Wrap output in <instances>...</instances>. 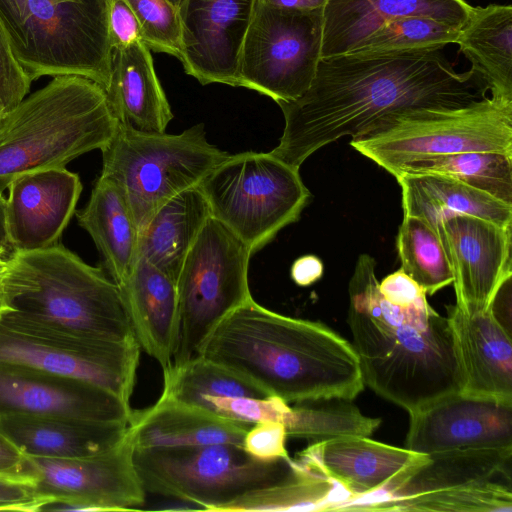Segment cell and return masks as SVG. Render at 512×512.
Segmentation results:
<instances>
[{
    "mask_svg": "<svg viewBox=\"0 0 512 512\" xmlns=\"http://www.w3.org/2000/svg\"><path fill=\"white\" fill-rule=\"evenodd\" d=\"M401 268L426 294L452 284L453 276L442 242L425 221L404 216L396 241Z\"/></svg>",
    "mask_w": 512,
    "mask_h": 512,
    "instance_id": "cell-37",
    "label": "cell"
},
{
    "mask_svg": "<svg viewBox=\"0 0 512 512\" xmlns=\"http://www.w3.org/2000/svg\"><path fill=\"white\" fill-rule=\"evenodd\" d=\"M117 126L103 87L80 76L53 77L0 121V193L25 173L102 150Z\"/></svg>",
    "mask_w": 512,
    "mask_h": 512,
    "instance_id": "cell-4",
    "label": "cell"
},
{
    "mask_svg": "<svg viewBox=\"0 0 512 512\" xmlns=\"http://www.w3.org/2000/svg\"><path fill=\"white\" fill-rule=\"evenodd\" d=\"M101 152V175L120 187L139 230L162 204L197 187L230 156L207 141L202 123L180 134L146 133L118 123Z\"/></svg>",
    "mask_w": 512,
    "mask_h": 512,
    "instance_id": "cell-8",
    "label": "cell"
},
{
    "mask_svg": "<svg viewBox=\"0 0 512 512\" xmlns=\"http://www.w3.org/2000/svg\"><path fill=\"white\" fill-rule=\"evenodd\" d=\"M376 262L359 256L349 282L347 323L364 384L409 415L462 392L463 376L448 317L426 296L398 305L379 290Z\"/></svg>",
    "mask_w": 512,
    "mask_h": 512,
    "instance_id": "cell-2",
    "label": "cell"
},
{
    "mask_svg": "<svg viewBox=\"0 0 512 512\" xmlns=\"http://www.w3.org/2000/svg\"><path fill=\"white\" fill-rule=\"evenodd\" d=\"M170 4H172L176 9L180 6L183 0H167Z\"/></svg>",
    "mask_w": 512,
    "mask_h": 512,
    "instance_id": "cell-51",
    "label": "cell"
},
{
    "mask_svg": "<svg viewBox=\"0 0 512 512\" xmlns=\"http://www.w3.org/2000/svg\"><path fill=\"white\" fill-rule=\"evenodd\" d=\"M463 376L462 392L512 402L511 337L488 309L447 307Z\"/></svg>",
    "mask_w": 512,
    "mask_h": 512,
    "instance_id": "cell-23",
    "label": "cell"
},
{
    "mask_svg": "<svg viewBox=\"0 0 512 512\" xmlns=\"http://www.w3.org/2000/svg\"><path fill=\"white\" fill-rule=\"evenodd\" d=\"M133 409L94 384L0 361V415L22 413L129 423Z\"/></svg>",
    "mask_w": 512,
    "mask_h": 512,
    "instance_id": "cell-18",
    "label": "cell"
},
{
    "mask_svg": "<svg viewBox=\"0 0 512 512\" xmlns=\"http://www.w3.org/2000/svg\"><path fill=\"white\" fill-rule=\"evenodd\" d=\"M161 394L195 405L203 396L267 397L250 381L201 356L163 370Z\"/></svg>",
    "mask_w": 512,
    "mask_h": 512,
    "instance_id": "cell-36",
    "label": "cell"
},
{
    "mask_svg": "<svg viewBox=\"0 0 512 512\" xmlns=\"http://www.w3.org/2000/svg\"><path fill=\"white\" fill-rule=\"evenodd\" d=\"M127 423L65 416L0 415V437L22 455L81 458L105 452L125 436Z\"/></svg>",
    "mask_w": 512,
    "mask_h": 512,
    "instance_id": "cell-22",
    "label": "cell"
},
{
    "mask_svg": "<svg viewBox=\"0 0 512 512\" xmlns=\"http://www.w3.org/2000/svg\"><path fill=\"white\" fill-rule=\"evenodd\" d=\"M435 173L455 178L512 205V155L471 151L412 160L392 175Z\"/></svg>",
    "mask_w": 512,
    "mask_h": 512,
    "instance_id": "cell-33",
    "label": "cell"
},
{
    "mask_svg": "<svg viewBox=\"0 0 512 512\" xmlns=\"http://www.w3.org/2000/svg\"><path fill=\"white\" fill-rule=\"evenodd\" d=\"M108 28L112 49L142 40L140 22L125 0H110Z\"/></svg>",
    "mask_w": 512,
    "mask_h": 512,
    "instance_id": "cell-43",
    "label": "cell"
},
{
    "mask_svg": "<svg viewBox=\"0 0 512 512\" xmlns=\"http://www.w3.org/2000/svg\"><path fill=\"white\" fill-rule=\"evenodd\" d=\"M10 251L9 247L0 244V317L12 311L5 292V275Z\"/></svg>",
    "mask_w": 512,
    "mask_h": 512,
    "instance_id": "cell-48",
    "label": "cell"
},
{
    "mask_svg": "<svg viewBox=\"0 0 512 512\" xmlns=\"http://www.w3.org/2000/svg\"><path fill=\"white\" fill-rule=\"evenodd\" d=\"M456 43L491 96L512 100V6L472 7Z\"/></svg>",
    "mask_w": 512,
    "mask_h": 512,
    "instance_id": "cell-30",
    "label": "cell"
},
{
    "mask_svg": "<svg viewBox=\"0 0 512 512\" xmlns=\"http://www.w3.org/2000/svg\"><path fill=\"white\" fill-rule=\"evenodd\" d=\"M461 28L425 16L389 20L364 38L353 54H392L421 50H441L456 43Z\"/></svg>",
    "mask_w": 512,
    "mask_h": 512,
    "instance_id": "cell-38",
    "label": "cell"
},
{
    "mask_svg": "<svg viewBox=\"0 0 512 512\" xmlns=\"http://www.w3.org/2000/svg\"><path fill=\"white\" fill-rule=\"evenodd\" d=\"M150 52L142 40L112 49L105 92L119 124L141 132L163 133L173 113Z\"/></svg>",
    "mask_w": 512,
    "mask_h": 512,
    "instance_id": "cell-25",
    "label": "cell"
},
{
    "mask_svg": "<svg viewBox=\"0 0 512 512\" xmlns=\"http://www.w3.org/2000/svg\"><path fill=\"white\" fill-rule=\"evenodd\" d=\"M486 91L471 70L456 72L440 49L321 58L310 88L277 103L285 126L270 152L300 168L323 146L363 136L390 115L458 108L483 99Z\"/></svg>",
    "mask_w": 512,
    "mask_h": 512,
    "instance_id": "cell-1",
    "label": "cell"
},
{
    "mask_svg": "<svg viewBox=\"0 0 512 512\" xmlns=\"http://www.w3.org/2000/svg\"><path fill=\"white\" fill-rule=\"evenodd\" d=\"M323 270L320 258L315 255H304L292 264L291 278L299 286H309L322 277Z\"/></svg>",
    "mask_w": 512,
    "mask_h": 512,
    "instance_id": "cell-46",
    "label": "cell"
},
{
    "mask_svg": "<svg viewBox=\"0 0 512 512\" xmlns=\"http://www.w3.org/2000/svg\"><path fill=\"white\" fill-rule=\"evenodd\" d=\"M323 9L302 10L258 2L242 46L238 78L276 103L300 98L321 59Z\"/></svg>",
    "mask_w": 512,
    "mask_h": 512,
    "instance_id": "cell-13",
    "label": "cell"
},
{
    "mask_svg": "<svg viewBox=\"0 0 512 512\" xmlns=\"http://www.w3.org/2000/svg\"><path fill=\"white\" fill-rule=\"evenodd\" d=\"M76 216L101 254L106 273L122 285L139 257V229L122 190L111 178L100 175L87 205Z\"/></svg>",
    "mask_w": 512,
    "mask_h": 512,
    "instance_id": "cell-27",
    "label": "cell"
},
{
    "mask_svg": "<svg viewBox=\"0 0 512 512\" xmlns=\"http://www.w3.org/2000/svg\"><path fill=\"white\" fill-rule=\"evenodd\" d=\"M253 253L212 216L187 253L176 280L177 333L173 366L197 356L215 327L252 298L248 267Z\"/></svg>",
    "mask_w": 512,
    "mask_h": 512,
    "instance_id": "cell-11",
    "label": "cell"
},
{
    "mask_svg": "<svg viewBox=\"0 0 512 512\" xmlns=\"http://www.w3.org/2000/svg\"><path fill=\"white\" fill-rule=\"evenodd\" d=\"M31 83L16 60L0 21V107L5 113L27 96Z\"/></svg>",
    "mask_w": 512,
    "mask_h": 512,
    "instance_id": "cell-40",
    "label": "cell"
},
{
    "mask_svg": "<svg viewBox=\"0 0 512 512\" xmlns=\"http://www.w3.org/2000/svg\"><path fill=\"white\" fill-rule=\"evenodd\" d=\"M511 228L466 214L434 225L451 267L458 307L487 310L500 284L512 275Z\"/></svg>",
    "mask_w": 512,
    "mask_h": 512,
    "instance_id": "cell-16",
    "label": "cell"
},
{
    "mask_svg": "<svg viewBox=\"0 0 512 512\" xmlns=\"http://www.w3.org/2000/svg\"><path fill=\"white\" fill-rule=\"evenodd\" d=\"M259 0H183L177 8L185 72L202 85L239 87L238 65Z\"/></svg>",
    "mask_w": 512,
    "mask_h": 512,
    "instance_id": "cell-15",
    "label": "cell"
},
{
    "mask_svg": "<svg viewBox=\"0 0 512 512\" xmlns=\"http://www.w3.org/2000/svg\"><path fill=\"white\" fill-rule=\"evenodd\" d=\"M5 114V112L3 111V109L0 107V121L3 117V115Z\"/></svg>",
    "mask_w": 512,
    "mask_h": 512,
    "instance_id": "cell-52",
    "label": "cell"
},
{
    "mask_svg": "<svg viewBox=\"0 0 512 512\" xmlns=\"http://www.w3.org/2000/svg\"><path fill=\"white\" fill-rule=\"evenodd\" d=\"M5 292L12 310L74 334L136 339L119 286L61 244L10 251Z\"/></svg>",
    "mask_w": 512,
    "mask_h": 512,
    "instance_id": "cell-5",
    "label": "cell"
},
{
    "mask_svg": "<svg viewBox=\"0 0 512 512\" xmlns=\"http://www.w3.org/2000/svg\"><path fill=\"white\" fill-rule=\"evenodd\" d=\"M50 500L40 497L34 478L26 472H0V510L42 511Z\"/></svg>",
    "mask_w": 512,
    "mask_h": 512,
    "instance_id": "cell-42",
    "label": "cell"
},
{
    "mask_svg": "<svg viewBox=\"0 0 512 512\" xmlns=\"http://www.w3.org/2000/svg\"><path fill=\"white\" fill-rule=\"evenodd\" d=\"M137 16L142 41L154 52L179 58L180 24L177 9L167 0H125Z\"/></svg>",
    "mask_w": 512,
    "mask_h": 512,
    "instance_id": "cell-39",
    "label": "cell"
},
{
    "mask_svg": "<svg viewBox=\"0 0 512 512\" xmlns=\"http://www.w3.org/2000/svg\"><path fill=\"white\" fill-rule=\"evenodd\" d=\"M5 225L11 250H38L59 243L82 191L66 167L25 173L8 186Z\"/></svg>",
    "mask_w": 512,
    "mask_h": 512,
    "instance_id": "cell-19",
    "label": "cell"
},
{
    "mask_svg": "<svg viewBox=\"0 0 512 512\" xmlns=\"http://www.w3.org/2000/svg\"><path fill=\"white\" fill-rule=\"evenodd\" d=\"M406 448L425 455L467 448H512V402L463 392L410 414Z\"/></svg>",
    "mask_w": 512,
    "mask_h": 512,
    "instance_id": "cell-17",
    "label": "cell"
},
{
    "mask_svg": "<svg viewBox=\"0 0 512 512\" xmlns=\"http://www.w3.org/2000/svg\"><path fill=\"white\" fill-rule=\"evenodd\" d=\"M350 145L390 174L430 156L471 151L512 155V100L486 96L458 108L396 113Z\"/></svg>",
    "mask_w": 512,
    "mask_h": 512,
    "instance_id": "cell-9",
    "label": "cell"
},
{
    "mask_svg": "<svg viewBox=\"0 0 512 512\" xmlns=\"http://www.w3.org/2000/svg\"><path fill=\"white\" fill-rule=\"evenodd\" d=\"M251 425L161 394L153 405L132 411L126 435L134 449L220 443L242 445Z\"/></svg>",
    "mask_w": 512,
    "mask_h": 512,
    "instance_id": "cell-24",
    "label": "cell"
},
{
    "mask_svg": "<svg viewBox=\"0 0 512 512\" xmlns=\"http://www.w3.org/2000/svg\"><path fill=\"white\" fill-rule=\"evenodd\" d=\"M381 420L365 416L351 400L324 398L297 402L284 424L287 436L321 442L342 437H368Z\"/></svg>",
    "mask_w": 512,
    "mask_h": 512,
    "instance_id": "cell-34",
    "label": "cell"
},
{
    "mask_svg": "<svg viewBox=\"0 0 512 512\" xmlns=\"http://www.w3.org/2000/svg\"><path fill=\"white\" fill-rule=\"evenodd\" d=\"M288 481L255 491L227 505L228 511L341 510L353 501L337 483L298 458Z\"/></svg>",
    "mask_w": 512,
    "mask_h": 512,
    "instance_id": "cell-32",
    "label": "cell"
},
{
    "mask_svg": "<svg viewBox=\"0 0 512 512\" xmlns=\"http://www.w3.org/2000/svg\"><path fill=\"white\" fill-rule=\"evenodd\" d=\"M352 510L372 511H512L509 487L492 480L404 498L379 499L358 504Z\"/></svg>",
    "mask_w": 512,
    "mask_h": 512,
    "instance_id": "cell-35",
    "label": "cell"
},
{
    "mask_svg": "<svg viewBox=\"0 0 512 512\" xmlns=\"http://www.w3.org/2000/svg\"><path fill=\"white\" fill-rule=\"evenodd\" d=\"M210 217L209 205L198 187L178 193L139 230L138 256L176 283L187 253Z\"/></svg>",
    "mask_w": 512,
    "mask_h": 512,
    "instance_id": "cell-29",
    "label": "cell"
},
{
    "mask_svg": "<svg viewBox=\"0 0 512 512\" xmlns=\"http://www.w3.org/2000/svg\"><path fill=\"white\" fill-rule=\"evenodd\" d=\"M404 216L417 217L432 228L442 218L466 214L512 227V205L455 178L435 173H402Z\"/></svg>",
    "mask_w": 512,
    "mask_h": 512,
    "instance_id": "cell-28",
    "label": "cell"
},
{
    "mask_svg": "<svg viewBox=\"0 0 512 512\" xmlns=\"http://www.w3.org/2000/svg\"><path fill=\"white\" fill-rule=\"evenodd\" d=\"M0 244L9 247L5 225V197L2 193H0Z\"/></svg>",
    "mask_w": 512,
    "mask_h": 512,
    "instance_id": "cell-50",
    "label": "cell"
},
{
    "mask_svg": "<svg viewBox=\"0 0 512 512\" xmlns=\"http://www.w3.org/2000/svg\"><path fill=\"white\" fill-rule=\"evenodd\" d=\"M511 455L512 448H467L432 453L398 483L369 501L404 498L488 481L503 472Z\"/></svg>",
    "mask_w": 512,
    "mask_h": 512,
    "instance_id": "cell-31",
    "label": "cell"
},
{
    "mask_svg": "<svg viewBox=\"0 0 512 512\" xmlns=\"http://www.w3.org/2000/svg\"><path fill=\"white\" fill-rule=\"evenodd\" d=\"M287 432L284 424L261 421L251 425L244 435L242 447L260 460L289 459L286 449Z\"/></svg>",
    "mask_w": 512,
    "mask_h": 512,
    "instance_id": "cell-41",
    "label": "cell"
},
{
    "mask_svg": "<svg viewBox=\"0 0 512 512\" xmlns=\"http://www.w3.org/2000/svg\"><path fill=\"white\" fill-rule=\"evenodd\" d=\"M133 460L146 493L216 512L296 473L292 458L260 460L230 443L134 449Z\"/></svg>",
    "mask_w": 512,
    "mask_h": 512,
    "instance_id": "cell-7",
    "label": "cell"
},
{
    "mask_svg": "<svg viewBox=\"0 0 512 512\" xmlns=\"http://www.w3.org/2000/svg\"><path fill=\"white\" fill-rule=\"evenodd\" d=\"M379 290L387 300L398 305L412 303L427 295L402 268L379 282Z\"/></svg>",
    "mask_w": 512,
    "mask_h": 512,
    "instance_id": "cell-44",
    "label": "cell"
},
{
    "mask_svg": "<svg viewBox=\"0 0 512 512\" xmlns=\"http://www.w3.org/2000/svg\"><path fill=\"white\" fill-rule=\"evenodd\" d=\"M511 276H508L494 293L488 311L493 319L511 337Z\"/></svg>",
    "mask_w": 512,
    "mask_h": 512,
    "instance_id": "cell-45",
    "label": "cell"
},
{
    "mask_svg": "<svg viewBox=\"0 0 512 512\" xmlns=\"http://www.w3.org/2000/svg\"><path fill=\"white\" fill-rule=\"evenodd\" d=\"M197 187L211 216L252 253L296 222L311 198L299 168L271 152L230 154Z\"/></svg>",
    "mask_w": 512,
    "mask_h": 512,
    "instance_id": "cell-10",
    "label": "cell"
},
{
    "mask_svg": "<svg viewBox=\"0 0 512 512\" xmlns=\"http://www.w3.org/2000/svg\"><path fill=\"white\" fill-rule=\"evenodd\" d=\"M127 437L113 448L81 458L24 456V471L37 494L50 500L42 511H123L140 507L146 491Z\"/></svg>",
    "mask_w": 512,
    "mask_h": 512,
    "instance_id": "cell-14",
    "label": "cell"
},
{
    "mask_svg": "<svg viewBox=\"0 0 512 512\" xmlns=\"http://www.w3.org/2000/svg\"><path fill=\"white\" fill-rule=\"evenodd\" d=\"M260 2L276 7L313 10L323 9L327 0H259Z\"/></svg>",
    "mask_w": 512,
    "mask_h": 512,
    "instance_id": "cell-49",
    "label": "cell"
},
{
    "mask_svg": "<svg viewBox=\"0 0 512 512\" xmlns=\"http://www.w3.org/2000/svg\"><path fill=\"white\" fill-rule=\"evenodd\" d=\"M0 472L24 471V456L0 437Z\"/></svg>",
    "mask_w": 512,
    "mask_h": 512,
    "instance_id": "cell-47",
    "label": "cell"
},
{
    "mask_svg": "<svg viewBox=\"0 0 512 512\" xmlns=\"http://www.w3.org/2000/svg\"><path fill=\"white\" fill-rule=\"evenodd\" d=\"M297 458L352 496L353 501L343 511L368 497H379L424 463L427 455L368 437L351 436L315 442Z\"/></svg>",
    "mask_w": 512,
    "mask_h": 512,
    "instance_id": "cell-20",
    "label": "cell"
},
{
    "mask_svg": "<svg viewBox=\"0 0 512 512\" xmlns=\"http://www.w3.org/2000/svg\"><path fill=\"white\" fill-rule=\"evenodd\" d=\"M136 340L162 370L172 364L177 333L176 283L164 272L138 257L119 286Z\"/></svg>",
    "mask_w": 512,
    "mask_h": 512,
    "instance_id": "cell-26",
    "label": "cell"
},
{
    "mask_svg": "<svg viewBox=\"0 0 512 512\" xmlns=\"http://www.w3.org/2000/svg\"><path fill=\"white\" fill-rule=\"evenodd\" d=\"M471 9L465 0H327L321 58L351 52L380 25L397 18L425 16L462 29Z\"/></svg>",
    "mask_w": 512,
    "mask_h": 512,
    "instance_id": "cell-21",
    "label": "cell"
},
{
    "mask_svg": "<svg viewBox=\"0 0 512 512\" xmlns=\"http://www.w3.org/2000/svg\"><path fill=\"white\" fill-rule=\"evenodd\" d=\"M197 356L287 403L353 400L364 389L350 342L321 322L279 314L253 297L215 327Z\"/></svg>",
    "mask_w": 512,
    "mask_h": 512,
    "instance_id": "cell-3",
    "label": "cell"
},
{
    "mask_svg": "<svg viewBox=\"0 0 512 512\" xmlns=\"http://www.w3.org/2000/svg\"><path fill=\"white\" fill-rule=\"evenodd\" d=\"M140 349L136 339L84 337L16 310L0 317V361L94 384L128 404Z\"/></svg>",
    "mask_w": 512,
    "mask_h": 512,
    "instance_id": "cell-12",
    "label": "cell"
},
{
    "mask_svg": "<svg viewBox=\"0 0 512 512\" xmlns=\"http://www.w3.org/2000/svg\"><path fill=\"white\" fill-rule=\"evenodd\" d=\"M110 0H0V21L31 81L80 76L105 90L112 47Z\"/></svg>",
    "mask_w": 512,
    "mask_h": 512,
    "instance_id": "cell-6",
    "label": "cell"
}]
</instances>
